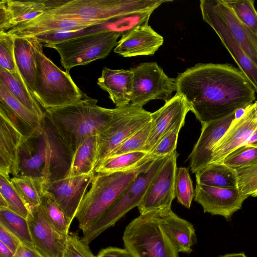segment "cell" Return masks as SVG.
I'll return each instance as SVG.
<instances>
[{
  "label": "cell",
  "mask_w": 257,
  "mask_h": 257,
  "mask_svg": "<svg viewBox=\"0 0 257 257\" xmlns=\"http://www.w3.org/2000/svg\"><path fill=\"white\" fill-rule=\"evenodd\" d=\"M178 156L176 150L169 155L152 179L137 206L140 214L171 209L175 198L174 185Z\"/></svg>",
  "instance_id": "12"
},
{
  "label": "cell",
  "mask_w": 257,
  "mask_h": 257,
  "mask_svg": "<svg viewBox=\"0 0 257 257\" xmlns=\"http://www.w3.org/2000/svg\"><path fill=\"white\" fill-rule=\"evenodd\" d=\"M49 10L48 0H2L0 2V32H6Z\"/></svg>",
  "instance_id": "23"
},
{
  "label": "cell",
  "mask_w": 257,
  "mask_h": 257,
  "mask_svg": "<svg viewBox=\"0 0 257 257\" xmlns=\"http://www.w3.org/2000/svg\"><path fill=\"white\" fill-rule=\"evenodd\" d=\"M163 43V37L151 26L141 25L122 35L113 51L124 57L151 55Z\"/></svg>",
  "instance_id": "22"
},
{
  "label": "cell",
  "mask_w": 257,
  "mask_h": 257,
  "mask_svg": "<svg viewBox=\"0 0 257 257\" xmlns=\"http://www.w3.org/2000/svg\"><path fill=\"white\" fill-rule=\"evenodd\" d=\"M148 154L144 151H136L106 158L94 172L109 173L134 169L146 162L154 161L147 156Z\"/></svg>",
  "instance_id": "32"
},
{
  "label": "cell",
  "mask_w": 257,
  "mask_h": 257,
  "mask_svg": "<svg viewBox=\"0 0 257 257\" xmlns=\"http://www.w3.org/2000/svg\"><path fill=\"white\" fill-rule=\"evenodd\" d=\"M97 103V99L83 93L75 103L46 110V117L73 153L86 139L101 132L112 118L114 108H104Z\"/></svg>",
  "instance_id": "3"
},
{
  "label": "cell",
  "mask_w": 257,
  "mask_h": 257,
  "mask_svg": "<svg viewBox=\"0 0 257 257\" xmlns=\"http://www.w3.org/2000/svg\"><path fill=\"white\" fill-rule=\"evenodd\" d=\"M236 113L201 124L200 137L187 159L192 173H196L211 163L215 146L236 117Z\"/></svg>",
  "instance_id": "18"
},
{
  "label": "cell",
  "mask_w": 257,
  "mask_h": 257,
  "mask_svg": "<svg viewBox=\"0 0 257 257\" xmlns=\"http://www.w3.org/2000/svg\"><path fill=\"white\" fill-rule=\"evenodd\" d=\"M27 220L35 249L44 257H63L68 236L52 226L41 205L29 210Z\"/></svg>",
  "instance_id": "16"
},
{
  "label": "cell",
  "mask_w": 257,
  "mask_h": 257,
  "mask_svg": "<svg viewBox=\"0 0 257 257\" xmlns=\"http://www.w3.org/2000/svg\"><path fill=\"white\" fill-rule=\"evenodd\" d=\"M14 254L9 248L0 242V257H13Z\"/></svg>",
  "instance_id": "49"
},
{
  "label": "cell",
  "mask_w": 257,
  "mask_h": 257,
  "mask_svg": "<svg viewBox=\"0 0 257 257\" xmlns=\"http://www.w3.org/2000/svg\"><path fill=\"white\" fill-rule=\"evenodd\" d=\"M168 156L155 160L147 168L141 171L110 208L82 231L81 240L89 244L104 231L113 226L129 211L137 207Z\"/></svg>",
  "instance_id": "8"
},
{
  "label": "cell",
  "mask_w": 257,
  "mask_h": 257,
  "mask_svg": "<svg viewBox=\"0 0 257 257\" xmlns=\"http://www.w3.org/2000/svg\"><path fill=\"white\" fill-rule=\"evenodd\" d=\"M154 161L127 171L95 173L91 187L85 194L76 214L80 229L83 231L99 218L137 176Z\"/></svg>",
  "instance_id": "5"
},
{
  "label": "cell",
  "mask_w": 257,
  "mask_h": 257,
  "mask_svg": "<svg viewBox=\"0 0 257 257\" xmlns=\"http://www.w3.org/2000/svg\"><path fill=\"white\" fill-rule=\"evenodd\" d=\"M189 111L185 97L176 93L162 107L151 113V128L143 151L149 153L165 133L179 122L185 120Z\"/></svg>",
  "instance_id": "21"
},
{
  "label": "cell",
  "mask_w": 257,
  "mask_h": 257,
  "mask_svg": "<svg viewBox=\"0 0 257 257\" xmlns=\"http://www.w3.org/2000/svg\"><path fill=\"white\" fill-rule=\"evenodd\" d=\"M131 69L134 73L131 105L143 107L154 99L166 102L176 91V78L168 77L156 62L143 63Z\"/></svg>",
  "instance_id": "11"
},
{
  "label": "cell",
  "mask_w": 257,
  "mask_h": 257,
  "mask_svg": "<svg viewBox=\"0 0 257 257\" xmlns=\"http://www.w3.org/2000/svg\"><path fill=\"white\" fill-rule=\"evenodd\" d=\"M23 137L18 123L0 104V175L9 179L10 174L18 175V150Z\"/></svg>",
  "instance_id": "19"
},
{
  "label": "cell",
  "mask_w": 257,
  "mask_h": 257,
  "mask_svg": "<svg viewBox=\"0 0 257 257\" xmlns=\"http://www.w3.org/2000/svg\"><path fill=\"white\" fill-rule=\"evenodd\" d=\"M160 224L179 252L191 253L197 242L193 224L177 215L171 209L155 211Z\"/></svg>",
  "instance_id": "24"
},
{
  "label": "cell",
  "mask_w": 257,
  "mask_h": 257,
  "mask_svg": "<svg viewBox=\"0 0 257 257\" xmlns=\"http://www.w3.org/2000/svg\"><path fill=\"white\" fill-rule=\"evenodd\" d=\"M0 102L25 124L40 133H43L46 120H43L22 104L1 83Z\"/></svg>",
  "instance_id": "33"
},
{
  "label": "cell",
  "mask_w": 257,
  "mask_h": 257,
  "mask_svg": "<svg viewBox=\"0 0 257 257\" xmlns=\"http://www.w3.org/2000/svg\"><path fill=\"white\" fill-rule=\"evenodd\" d=\"M36 69L33 94L46 110L75 103L83 97L69 73L62 70L44 54L41 43L35 37Z\"/></svg>",
  "instance_id": "4"
},
{
  "label": "cell",
  "mask_w": 257,
  "mask_h": 257,
  "mask_svg": "<svg viewBox=\"0 0 257 257\" xmlns=\"http://www.w3.org/2000/svg\"><path fill=\"white\" fill-rule=\"evenodd\" d=\"M97 83L108 93L116 107L130 104L134 84V73L131 69L114 70L104 67Z\"/></svg>",
  "instance_id": "26"
},
{
  "label": "cell",
  "mask_w": 257,
  "mask_h": 257,
  "mask_svg": "<svg viewBox=\"0 0 257 257\" xmlns=\"http://www.w3.org/2000/svg\"><path fill=\"white\" fill-rule=\"evenodd\" d=\"M14 56L18 71L33 94L36 64L32 37L15 38Z\"/></svg>",
  "instance_id": "28"
},
{
  "label": "cell",
  "mask_w": 257,
  "mask_h": 257,
  "mask_svg": "<svg viewBox=\"0 0 257 257\" xmlns=\"http://www.w3.org/2000/svg\"><path fill=\"white\" fill-rule=\"evenodd\" d=\"M203 20L209 25L219 38L238 66L257 93V66L246 54L227 29L210 15L201 13Z\"/></svg>",
  "instance_id": "25"
},
{
  "label": "cell",
  "mask_w": 257,
  "mask_h": 257,
  "mask_svg": "<svg viewBox=\"0 0 257 257\" xmlns=\"http://www.w3.org/2000/svg\"><path fill=\"white\" fill-rule=\"evenodd\" d=\"M176 79V93L185 97L201 124L237 112L255 100L250 83L230 64L198 63Z\"/></svg>",
  "instance_id": "1"
},
{
  "label": "cell",
  "mask_w": 257,
  "mask_h": 257,
  "mask_svg": "<svg viewBox=\"0 0 257 257\" xmlns=\"http://www.w3.org/2000/svg\"><path fill=\"white\" fill-rule=\"evenodd\" d=\"M0 196L5 201L7 208L27 219L29 210L12 186L10 179L0 175Z\"/></svg>",
  "instance_id": "39"
},
{
  "label": "cell",
  "mask_w": 257,
  "mask_h": 257,
  "mask_svg": "<svg viewBox=\"0 0 257 257\" xmlns=\"http://www.w3.org/2000/svg\"><path fill=\"white\" fill-rule=\"evenodd\" d=\"M174 187L177 202L190 209L192 200L194 198L195 191L188 168H177Z\"/></svg>",
  "instance_id": "36"
},
{
  "label": "cell",
  "mask_w": 257,
  "mask_h": 257,
  "mask_svg": "<svg viewBox=\"0 0 257 257\" xmlns=\"http://www.w3.org/2000/svg\"><path fill=\"white\" fill-rule=\"evenodd\" d=\"M122 240L125 248L134 257H179L155 211L140 214L132 220L124 229Z\"/></svg>",
  "instance_id": "7"
},
{
  "label": "cell",
  "mask_w": 257,
  "mask_h": 257,
  "mask_svg": "<svg viewBox=\"0 0 257 257\" xmlns=\"http://www.w3.org/2000/svg\"><path fill=\"white\" fill-rule=\"evenodd\" d=\"M0 242L3 243L14 253L21 243L20 239L13 233L0 224Z\"/></svg>",
  "instance_id": "46"
},
{
  "label": "cell",
  "mask_w": 257,
  "mask_h": 257,
  "mask_svg": "<svg viewBox=\"0 0 257 257\" xmlns=\"http://www.w3.org/2000/svg\"><path fill=\"white\" fill-rule=\"evenodd\" d=\"M105 22L58 18L44 13L6 32L14 38L34 37L57 31H79L101 25Z\"/></svg>",
  "instance_id": "20"
},
{
  "label": "cell",
  "mask_w": 257,
  "mask_h": 257,
  "mask_svg": "<svg viewBox=\"0 0 257 257\" xmlns=\"http://www.w3.org/2000/svg\"><path fill=\"white\" fill-rule=\"evenodd\" d=\"M168 0H49L45 13L53 17L107 21L130 13L154 11Z\"/></svg>",
  "instance_id": "6"
},
{
  "label": "cell",
  "mask_w": 257,
  "mask_h": 257,
  "mask_svg": "<svg viewBox=\"0 0 257 257\" xmlns=\"http://www.w3.org/2000/svg\"><path fill=\"white\" fill-rule=\"evenodd\" d=\"M238 19L257 35V11L254 0H223Z\"/></svg>",
  "instance_id": "37"
},
{
  "label": "cell",
  "mask_w": 257,
  "mask_h": 257,
  "mask_svg": "<svg viewBox=\"0 0 257 257\" xmlns=\"http://www.w3.org/2000/svg\"><path fill=\"white\" fill-rule=\"evenodd\" d=\"M120 36L118 33L101 27L100 30L55 44L50 48L58 52L62 66L69 73L75 66L105 58L116 46Z\"/></svg>",
  "instance_id": "9"
},
{
  "label": "cell",
  "mask_w": 257,
  "mask_h": 257,
  "mask_svg": "<svg viewBox=\"0 0 257 257\" xmlns=\"http://www.w3.org/2000/svg\"><path fill=\"white\" fill-rule=\"evenodd\" d=\"M14 41L13 36L0 32V67L12 74L18 71L14 56Z\"/></svg>",
  "instance_id": "43"
},
{
  "label": "cell",
  "mask_w": 257,
  "mask_h": 257,
  "mask_svg": "<svg viewBox=\"0 0 257 257\" xmlns=\"http://www.w3.org/2000/svg\"><path fill=\"white\" fill-rule=\"evenodd\" d=\"M257 127V100L247 106L231 122L215 146L211 163H221L225 157L242 146Z\"/></svg>",
  "instance_id": "17"
},
{
  "label": "cell",
  "mask_w": 257,
  "mask_h": 257,
  "mask_svg": "<svg viewBox=\"0 0 257 257\" xmlns=\"http://www.w3.org/2000/svg\"><path fill=\"white\" fill-rule=\"evenodd\" d=\"M257 161V146H241L229 153L221 163L237 169L249 165Z\"/></svg>",
  "instance_id": "40"
},
{
  "label": "cell",
  "mask_w": 257,
  "mask_h": 257,
  "mask_svg": "<svg viewBox=\"0 0 257 257\" xmlns=\"http://www.w3.org/2000/svg\"><path fill=\"white\" fill-rule=\"evenodd\" d=\"M0 83L22 104L43 120H46V114L42 109L32 92L29 88L18 71L12 74L0 67Z\"/></svg>",
  "instance_id": "27"
},
{
  "label": "cell",
  "mask_w": 257,
  "mask_h": 257,
  "mask_svg": "<svg viewBox=\"0 0 257 257\" xmlns=\"http://www.w3.org/2000/svg\"><path fill=\"white\" fill-rule=\"evenodd\" d=\"M219 257H247L243 253H229L224 255H220Z\"/></svg>",
  "instance_id": "51"
},
{
  "label": "cell",
  "mask_w": 257,
  "mask_h": 257,
  "mask_svg": "<svg viewBox=\"0 0 257 257\" xmlns=\"http://www.w3.org/2000/svg\"><path fill=\"white\" fill-rule=\"evenodd\" d=\"M63 257H96L77 233H69Z\"/></svg>",
  "instance_id": "45"
},
{
  "label": "cell",
  "mask_w": 257,
  "mask_h": 257,
  "mask_svg": "<svg viewBox=\"0 0 257 257\" xmlns=\"http://www.w3.org/2000/svg\"><path fill=\"white\" fill-rule=\"evenodd\" d=\"M151 120V112L129 104L115 107L112 118L98 135L94 170L115 149Z\"/></svg>",
  "instance_id": "10"
},
{
  "label": "cell",
  "mask_w": 257,
  "mask_h": 257,
  "mask_svg": "<svg viewBox=\"0 0 257 257\" xmlns=\"http://www.w3.org/2000/svg\"><path fill=\"white\" fill-rule=\"evenodd\" d=\"M41 206L47 219L56 230L62 235L68 236L70 224L63 211L46 192Z\"/></svg>",
  "instance_id": "35"
},
{
  "label": "cell",
  "mask_w": 257,
  "mask_h": 257,
  "mask_svg": "<svg viewBox=\"0 0 257 257\" xmlns=\"http://www.w3.org/2000/svg\"><path fill=\"white\" fill-rule=\"evenodd\" d=\"M96 257H134L126 248L109 246L100 250Z\"/></svg>",
  "instance_id": "47"
},
{
  "label": "cell",
  "mask_w": 257,
  "mask_h": 257,
  "mask_svg": "<svg viewBox=\"0 0 257 257\" xmlns=\"http://www.w3.org/2000/svg\"><path fill=\"white\" fill-rule=\"evenodd\" d=\"M10 181L29 211L41 205L48 183L44 178L18 175L10 178Z\"/></svg>",
  "instance_id": "29"
},
{
  "label": "cell",
  "mask_w": 257,
  "mask_h": 257,
  "mask_svg": "<svg viewBox=\"0 0 257 257\" xmlns=\"http://www.w3.org/2000/svg\"><path fill=\"white\" fill-rule=\"evenodd\" d=\"M95 172L80 176L64 177L50 181L46 185V192L64 212L71 224Z\"/></svg>",
  "instance_id": "15"
},
{
  "label": "cell",
  "mask_w": 257,
  "mask_h": 257,
  "mask_svg": "<svg viewBox=\"0 0 257 257\" xmlns=\"http://www.w3.org/2000/svg\"><path fill=\"white\" fill-rule=\"evenodd\" d=\"M247 197L238 188H219L196 183L194 199L201 205L204 212L221 215L229 220L241 208Z\"/></svg>",
  "instance_id": "14"
},
{
  "label": "cell",
  "mask_w": 257,
  "mask_h": 257,
  "mask_svg": "<svg viewBox=\"0 0 257 257\" xmlns=\"http://www.w3.org/2000/svg\"><path fill=\"white\" fill-rule=\"evenodd\" d=\"M196 183L219 188H238L236 169L221 163H211L195 173Z\"/></svg>",
  "instance_id": "30"
},
{
  "label": "cell",
  "mask_w": 257,
  "mask_h": 257,
  "mask_svg": "<svg viewBox=\"0 0 257 257\" xmlns=\"http://www.w3.org/2000/svg\"><path fill=\"white\" fill-rule=\"evenodd\" d=\"M73 154L53 125L46 120L41 135L23 137L18 150V175L43 177L48 182L64 178Z\"/></svg>",
  "instance_id": "2"
},
{
  "label": "cell",
  "mask_w": 257,
  "mask_h": 257,
  "mask_svg": "<svg viewBox=\"0 0 257 257\" xmlns=\"http://www.w3.org/2000/svg\"><path fill=\"white\" fill-rule=\"evenodd\" d=\"M185 120L179 122L159 140L147 156L155 160L167 156L176 150L179 133L184 125Z\"/></svg>",
  "instance_id": "38"
},
{
  "label": "cell",
  "mask_w": 257,
  "mask_h": 257,
  "mask_svg": "<svg viewBox=\"0 0 257 257\" xmlns=\"http://www.w3.org/2000/svg\"><path fill=\"white\" fill-rule=\"evenodd\" d=\"M236 171L240 191L248 197H257V161Z\"/></svg>",
  "instance_id": "42"
},
{
  "label": "cell",
  "mask_w": 257,
  "mask_h": 257,
  "mask_svg": "<svg viewBox=\"0 0 257 257\" xmlns=\"http://www.w3.org/2000/svg\"><path fill=\"white\" fill-rule=\"evenodd\" d=\"M0 224L15 234L21 243L35 248L27 219L8 208L0 207Z\"/></svg>",
  "instance_id": "34"
},
{
  "label": "cell",
  "mask_w": 257,
  "mask_h": 257,
  "mask_svg": "<svg viewBox=\"0 0 257 257\" xmlns=\"http://www.w3.org/2000/svg\"><path fill=\"white\" fill-rule=\"evenodd\" d=\"M97 141V135L92 136L78 147L73 154L70 168L66 177H74L94 172Z\"/></svg>",
  "instance_id": "31"
},
{
  "label": "cell",
  "mask_w": 257,
  "mask_h": 257,
  "mask_svg": "<svg viewBox=\"0 0 257 257\" xmlns=\"http://www.w3.org/2000/svg\"><path fill=\"white\" fill-rule=\"evenodd\" d=\"M199 6L201 13L213 17L227 29L257 66V35L238 19L223 0H201Z\"/></svg>",
  "instance_id": "13"
},
{
  "label": "cell",
  "mask_w": 257,
  "mask_h": 257,
  "mask_svg": "<svg viewBox=\"0 0 257 257\" xmlns=\"http://www.w3.org/2000/svg\"><path fill=\"white\" fill-rule=\"evenodd\" d=\"M13 257H44L35 248L21 243Z\"/></svg>",
  "instance_id": "48"
},
{
  "label": "cell",
  "mask_w": 257,
  "mask_h": 257,
  "mask_svg": "<svg viewBox=\"0 0 257 257\" xmlns=\"http://www.w3.org/2000/svg\"><path fill=\"white\" fill-rule=\"evenodd\" d=\"M151 128V120L123 142L107 158L133 152L143 151L147 144Z\"/></svg>",
  "instance_id": "41"
},
{
  "label": "cell",
  "mask_w": 257,
  "mask_h": 257,
  "mask_svg": "<svg viewBox=\"0 0 257 257\" xmlns=\"http://www.w3.org/2000/svg\"><path fill=\"white\" fill-rule=\"evenodd\" d=\"M250 145L257 146V127L243 145ZM242 145V146H243Z\"/></svg>",
  "instance_id": "50"
},
{
  "label": "cell",
  "mask_w": 257,
  "mask_h": 257,
  "mask_svg": "<svg viewBox=\"0 0 257 257\" xmlns=\"http://www.w3.org/2000/svg\"><path fill=\"white\" fill-rule=\"evenodd\" d=\"M89 28L79 31H57L41 34L34 37L41 43L43 47L50 48L51 46L55 44L100 30L101 29V26L100 25L95 30H89Z\"/></svg>",
  "instance_id": "44"
}]
</instances>
